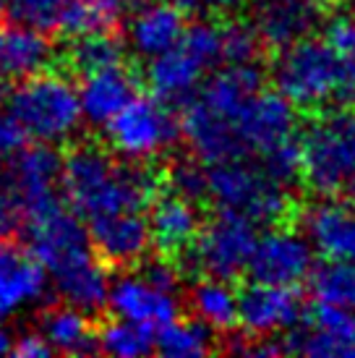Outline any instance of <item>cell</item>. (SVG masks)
Instances as JSON below:
<instances>
[{"label": "cell", "instance_id": "cell-1", "mask_svg": "<svg viewBox=\"0 0 355 358\" xmlns=\"http://www.w3.org/2000/svg\"><path fill=\"white\" fill-rule=\"evenodd\" d=\"M162 183V173L144 165V159L118 162L97 144H76L63 155L60 186L79 217L94 220L123 209H144Z\"/></svg>", "mask_w": 355, "mask_h": 358}, {"label": "cell", "instance_id": "cell-2", "mask_svg": "<svg viewBox=\"0 0 355 358\" xmlns=\"http://www.w3.org/2000/svg\"><path fill=\"white\" fill-rule=\"evenodd\" d=\"M261 87L264 76L254 63L227 66L183 102L186 110L180 115V134L201 162L215 165L243 157L233 134V120L248 97Z\"/></svg>", "mask_w": 355, "mask_h": 358}, {"label": "cell", "instance_id": "cell-3", "mask_svg": "<svg viewBox=\"0 0 355 358\" xmlns=\"http://www.w3.org/2000/svg\"><path fill=\"white\" fill-rule=\"evenodd\" d=\"M275 87L293 108L316 110L332 102H350L345 66L326 40L300 37L280 50Z\"/></svg>", "mask_w": 355, "mask_h": 358}, {"label": "cell", "instance_id": "cell-4", "mask_svg": "<svg viewBox=\"0 0 355 358\" xmlns=\"http://www.w3.org/2000/svg\"><path fill=\"white\" fill-rule=\"evenodd\" d=\"M207 199L219 212H230L251 225H277L290 217V194L285 183L272 178L261 165L246 157L215 162L207 170Z\"/></svg>", "mask_w": 355, "mask_h": 358}, {"label": "cell", "instance_id": "cell-5", "mask_svg": "<svg viewBox=\"0 0 355 358\" xmlns=\"http://www.w3.org/2000/svg\"><path fill=\"white\" fill-rule=\"evenodd\" d=\"M300 147V178L319 196L345 191L355 176V108H335L308 123Z\"/></svg>", "mask_w": 355, "mask_h": 358}, {"label": "cell", "instance_id": "cell-6", "mask_svg": "<svg viewBox=\"0 0 355 358\" xmlns=\"http://www.w3.org/2000/svg\"><path fill=\"white\" fill-rule=\"evenodd\" d=\"M8 113L24 131L40 141H63L79 129V92L63 73H31L13 84L8 94Z\"/></svg>", "mask_w": 355, "mask_h": 358}, {"label": "cell", "instance_id": "cell-7", "mask_svg": "<svg viewBox=\"0 0 355 358\" xmlns=\"http://www.w3.org/2000/svg\"><path fill=\"white\" fill-rule=\"evenodd\" d=\"M149 60L152 63L147 69V81L154 97L168 105L186 102L198 90L204 73L222 63L219 27L207 24V21L191 24L183 29L180 40L170 50L159 52Z\"/></svg>", "mask_w": 355, "mask_h": 358}, {"label": "cell", "instance_id": "cell-8", "mask_svg": "<svg viewBox=\"0 0 355 358\" xmlns=\"http://www.w3.org/2000/svg\"><path fill=\"white\" fill-rule=\"evenodd\" d=\"M254 243L256 230L248 220L219 212L212 222L198 228L196 238L178 257V262L183 272H194L196 278H217L230 282L246 272Z\"/></svg>", "mask_w": 355, "mask_h": 358}, {"label": "cell", "instance_id": "cell-9", "mask_svg": "<svg viewBox=\"0 0 355 358\" xmlns=\"http://www.w3.org/2000/svg\"><path fill=\"white\" fill-rule=\"evenodd\" d=\"M180 136V120L173 115L168 102L157 97H141L108 120L110 147L126 159H149L173 147Z\"/></svg>", "mask_w": 355, "mask_h": 358}, {"label": "cell", "instance_id": "cell-10", "mask_svg": "<svg viewBox=\"0 0 355 358\" xmlns=\"http://www.w3.org/2000/svg\"><path fill=\"white\" fill-rule=\"evenodd\" d=\"M6 165V173L0 178V186L10 199L19 204L21 215L29 217L34 212L50 207L55 196V186L60 183V168L63 157L50 147L48 141L40 144H24L19 152H13Z\"/></svg>", "mask_w": 355, "mask_h": 358}, {"label": "cell", "instance_id": "cell-11", "mask_svg": "<svg viewBox=\"0 0 355 358\" xmlns=\"http://www.w3.org/2000/svg\"><path fill=\"white\" fill-rule=\"evenodd\" d=\"M282 353L311 358H355V314L350 308L316 301L306 319L280 338Z\"/></svg>", "mask_w": 355, "mask_h": 358}, {"label": "cell", "instance_id": "cell-12", "mask_svg": "<svg viewBox=\"0 0 355 358\" xmlns=\"http://www.w3.org/2000/svg\"><path fill=\"white\" fill-rule=\"evenodd\" d=\"M314 246L311 241L293 228H272L256 238L246 272L256 282L269 285H293L311 275L314 269Z\"/></svg>", "mask_w": 355, "mask_h": 358}, {"label": "cell", "instance_id": "cell-13", "mask_svg": "<svg viewBox=\"0 0 355 358\" xmlns=\"http://www.w3.org/2000/svg\"><path fill=\"white\" fill-rule=\"evenodd\" d=\"M233 134L243 157L248 155L261 157L272 147L296 136V108L280 92L259 90L238 110Z\"/></svg>", "mask_w": 355, "mask_h": 358}, {"label": "cell", "instance_id": "cell-14", "mask_svg": "<svg viewBox=\"0 0 355 358\" xmlns=\"http://www.w3.org/2000/svg\"><path fill=\"white\" fill-rule=\"evenodd\" d=\"M27 222V243L29 254L40 262L45 269H52L63 259L73 257L84 249H92L89 230L76 212H68L60 201H52L50 207L34 212Z\"/></svg>", "mask_w": 355, "mask_h": 358}, {"label": "cell", "instance_id": "cell-15", "mask_svg": "<svg viewBox=\"0 0 355 358\" xmlns=\"http://www.w3.org/2000/svg\"><path fill=\"white\" fill-rule=\"evenodd\" d=\"M300 317L303 301L293 285H269L254 280L238 293V324H243L254 338L287 332L300 322Z\"/></svg>", "mask_w": 355, "mask_h": 358}, {"label": "cell", "instance_id": "cell-16", "mask_svg": "<svg viewBox=\"0 0 355 358\" xmlns=\"http://www.w3.org/2000/svg\"><path fill=\"white\" fill-rule=\"evenodd\" d=\"M89 222H92L89 243L94 246L105 267H131L147 257L152 241H149V222L141 215V209H123Z\"/></svg>", "mask_w": 355, "mask_h": 358}, {"label": "cell", "instance_id": "cell-17", "mask_svg": "<svg viewBox=\"0 0 355 358\" xmlns=\"http://www.w3.org/2000/svg\"><path fill=\"white\" fill-rule=\"evenodd\" d=\"M108 306L120 319H129L149 329H159L173 319L180 317V303L175 293L149 285L138 272L118 278L108 290Z\"/></svg>", "mask_w": 355, "mask_h": 358}, {"label": "cell", "instance_id": "cell-18", "mask_svg": "<svg viewBox=\"0 0 355 358\" xmlns=\"http://www.w3.org/2000/svg\"><path fill=\"white\" fill-rule=\"evenodd\" d=\"M50 272H52L55 290L68 306H76L87 314L108 306V267L99 262L97 254H92V249L63 259Z\"/></svg>", "mask_w": 355, "mask_h": 358}, {"label": "cell", "instance_id": "cell-19", "mask_svg": "<svg viewBox=\"0 0 355 358\" xmlns=\"http://www.w3.org/2000/svg\"><path fill=\"white\" fill-rule=\"evenodd\" d=\"M48 293V272L29 251L0 241V314L40 303Z\"/></svg>", "mask_w": 355, "mask_h": 358}, {"label": "cell", "instance_id": "cell-20", "mask_svg": "<svg viewBox=\"0 0 355 358\" xmlns=\"http://www.w3.org/2000/svg\"><path fill=\"white\" fill-rule=\"evenodd\" d=\"M138 94V81L133 71H129L123 63L110 69L94 71L84 76L79 90V108L81 115L92 126H108L110 118H115Z\"/></svg>", "mask_w": 355, "mask_h": 358}, {"label": "cell", "instance_id": "cell-21", "mask_svg": "<svg viewBox=\"0 0 355 358\" xmlns=\"http://www.w3.org/2000/svg\"><path fill=\"white\" fill-rule=\"evenodd\" d=\"M147 222L152 246L157 249L159 257L168 259L180 257L201 228V217L194 201L183 199L173 191L159 199H152V215L147 217Z\"/></svg>", "mask_w": 355, "mask_h": 358}, {"label": "cell", "instance_id": "cell-22", "mask_svg": "<svg viewBox=\"0 0 355 358\" xmlns=\"http://www.w3.org/2000/svg\"><path fill=\"white\" fill-rule=\"evenodd\" d=\"M319 13L300 0H251V27L261 48L282 50L314 29Z\"/></svg>", "mask_w": 355, "mask_h": 358}, {"label": "cell", "instance_id": "cell-23", "mask_svg": "<svg viewBox=\"0 0 355 358\" xmlns=\"http://www.w3.org/2000/svg\"><path fill=\"white\" fill-rule=\"evenodd\" d=\"M186 29V13L173 0H154V3H136L129 24L131 48L154 58L159 52L170 50Z\"/></svg>", "mask_w": 355, "mask_h": 358}, {"label": "cell", "instance_id": "cell-24", "mask_svg": "<svg viewBox=\"0 0 355 358\" xmlns=\"http://www.w3.org/2000/svg\"><path fill=\"white\" fill-rule=\"evenodd\" d=\"M306 238L326 259L355 262V207L350 201H319L306 212Z\"/></svg>", "mask_w": 355, "mask_h": 358}, {"label": "cell", "instance_id": "cell-25", "mask_svg": "<svg viewBox=\"0 0 355 358\" xmlns=\"http://www.w3.org/2000/svg\"><path fill=\"white\" fill-rule=\"evenodd\" d=\"M52 60L45 34L29 27H0V90H8L31 73H40Z\"/></svg>", "mask_w": 355, "mask_h": 358}, {"label": "cell", "instance_id": "cell-26", "mask_svg": "<svg viewBox=\"0 0 355 358\" xmlns=\"http://www.w3.org/2000/svg\"><path fill=\"white\" fill-rule=\"evenodd\" d=\"M40 335L48 340L52 353L84 356L97 350V327L92 324L87 311L76 306H52L42 314Z\"/></svg>", "mask_w": 355, "mask_h": 358}, {"label": "cell", "instance_id": "cell-27", "mask_svg": "<svg viewBox=\"0 0 355 358\" xmlns=\"http://www.w3.org/2000/svg\"><path fill=\"white\" fill-rule=\"evenodd\" d=\"M126 10L129 0H66L55 31L71 40L94 31H118Z\"/></svg>", "mask_w": 355, "mask_h": 358}, {"label": "cell", "instance_id": "cell-28", "mask_svg": "<svg viewBox=\"0 0 355 358\" xmlns=\"http://www.w3.org/2000/svg\"><path fill=\"white\" fill-rule=\"evenodd\" d=\"M188 303L194 317L209 329L227 332L238 324V293L230 288L227 280L198 278V282L191 288Z\"/></svg>", "mask_w": 355, "mask_h": 358}, {"label": "cell", "instance_id": "cell-29", "mask_svg": "<svg viewBox=\"0 0 355 358\" xmlns=\"http://www.w3.org/2000/svg\"><path fill=\"white\" fill-rule=\"evenodd\" d=\"M126 58V48L118 31H94L84 37H73V45L66 52V69L73 76H89L94 71L118 66Z\"/></svg>", "mask_w": 355, "mask_h": 358}, {"label": "cell", "instance_id": "cell-30", "mask_svg": "<svg viewBox=\"0 0 355 358\" xmlns=\"http://www.w3.org/2000/svg\"><path fill=\"white\" fill-rule=\"evenodd\" d=\"M215 348L212 329L198 319H173L154 335V350L165 358H198Z\"/></svg>", "mask_w": 355, "mask_h": 358}, {"label": "cell", "instance_id": "cell-31", "mask_svg": "<svg viewBox=\"0 0 355 358\" xmlns=\"http://www.w3.org/2000/svg\"><path fill=\"white\" fill-rule=\"evenodd\" d=\"M97 350L118 358L149 356L154 350V329L120 317L108 319L97 327Z\"/></svg>", "mask_w": 355, "mask_h": 358}, {"label": "cell", "instance_id": "cell-32", "mask_svg": "<svg viewBox=\"0 0 355 358\" xmlns=\"http://www.w3.org/2000/svg\"><path fill=\"white\" fill-rule=\"evenodd\" d=\"M308 278L316 301L355 311V262L329 259L326 264L311 269Z\"/></svg>", "mask_w": 355, "mask_h": 358}, {"label": "cell", "instance_id": "cell-33", "mask_svg": "<svg viewBox=\"0 0 355 358\" xmlns=\"http://www.w3.org/2000/svg\"><path fill=\"white\" fill-rule=\"evenodd\" d=\"M261 52L256 31L246 21H227L225 27H219V55L227 66H246L256 63Z\"/></svg>", "mask_w": 355, "mask_h": 358}, {"label": "cell", "instance_id": "cell-34", "mask_svg": "<svg viewBox=\"0 0 355 358\" xmlns=\"http://www.w3.org/2000/svg\"><path fill=\"white\" fill-rule=\"evenodd\" d=\"M66 0H8L6 13L10 19L40 31V34H52L58 29V16Z\"/></svg>", "mask_w": 355, "mask_h": 358}, {"label": "cell", "instance_id": "cell-35", "mask_svg": "<svg viewBox=\"0 0 355 358\" xmlns=\"http://www.w3.org/2000/svg\"><path fill=\"white\" fill-rule=\"evenodd\" d=\"M324 40L345 66L350 102H355V16H337L326 24Z\"/></svg>", "mask_w": 355, "mask_h": 358}, {"label": "cell", "instance_id": "cell-36", "mask_svg": "<svg viewBox=\"0 0 355 358\" xmlns=\"http://www.w3.org/2000/svg\"><path fill=\"white\" fill-rule=\"evenodd\" d=\"M173 194L183 196L188 201L207 199V170L198 165L196 159H178L168 170V176H162Z\"/></svg>", "mask_w": 355, "mask_h": 358}, {"label": "cell", "instance_id": "cell-37", "mask_svg": "<svg viewBox=\"0 0 355 358\" xmlns=\"http://www.w3.org/2000/svg\"><path fill=\"white\" fill-rule=\"evenodd\" d=\"M261 168L277 178L280 183H293V180L300 176V147H298L296 136L293 139L282 141V144H277L272 147L269 152L261 155Z\"/></svg>", "mask_w": 355, "mask_h": 358}, {"label": "cell", "instance_id": "cell-38", "mask_svg": "<svg viewBox=\"0 0 355 358\" xmlns=\"http://www.w3.org/2000/svg\"><path fill=\"white\" fill-rule=\"evenodd\" d=\"M138 275L147 280L149 285L165 290V293H175L180 285V269L173 264V259L157 257V259H141L138 262Z\"/></svg>", "mask_w": 355, "mask_h": 358}, {"label": "cell", "instance_id": "cell-39", "mask_svg": "<svg viewBox=\"0 0 355 358\" xmlns=\"http://www.w3.org/2000/svg\"><path fill=\"white\" fill-rule=\"evenodd\" d=\"M27 139H29V134L24 131V126L10 113L0 115V159L19 152L27 144Z\"/></svg>", "mask_w": 355, "mask_h": 358}, {"label": "cell", "instance_id": "cell-40", "mask_svg": "<svg viewBox=\"0 0 355 358\" xmlns=\"http://www.w3.org/2000/svg\"><path fill=\"white\" fill-rule=\"evenodd\" d=\"M24 215H21L19 204L10 199L8 194L0 186V241H10L19 233Z\"/></svg>", "mask_w": 355, "mask_h": 358}, {"label": "cell", "instance_id": "cell-41", "mask_svg": "<svg viewBox=\"0 0 355 358\" xmlns=\"http://www.w3.org/2000/svg\"><path fill=\"white\" fill-rule=\"evenodd\" d=\"M10 353L19 358H48L52 356V348L40 332H31V335H24L21 340L10 343Z\"/></svg>", "mask_w": 355, "mask_h": 358}, {"label": "cell", "instance_id": "cell-42", "mask_svg": "<svg viewBox=\"0 0 355 358\" xmlns=\"http://www.w3.org/2000/svg\"><path fill=\"white\" fill-rule=\"evenodd\" d=\"M198 6L215 13H227V10H236L238 6H243V0H198Z\"/></svg>", "mask_w": 355, "mask_h": 358}, {"label": "cell", "instance_id": "cell-43", "mask_svg": "<svg viewBox=\"0 0 355 358\" xmlns=\"http://www.w3.org/2000/svg\"><path fill=\"white\" fill-rule=\"evenodd\" d=\"M303 6H308V8H314L316 13H321V10H326L335 0H300Z\"/></svg>", "mask_w": 355, "mask_h": 358}, {"label": "cell", "instance_id": "cell-44", "mask_svg": "<svg viewBox=\"0 0 355 358\" xmlns=\"http://www.w3.org/2000/svg\"><path fill=\"white\" fill-rule=\"evenodd\" d=\"M6 353H10V338L6 329H0V356H6Z\"/></svg>", "mask_w": 355, "mask_h": 358}, {"label": "cell", "instance_id": "cell-45", "mask_svg": "<svg viewBox=\"0 0 355 358\" xmlns=\"http://www.w3.org/2000/svg\"><path fill=\"white\" fill-rule=\"evenodd\" d=\"M345 191H347V199H350V204L355 207V176L350 180H347V186H345Z\"/></svg>", "mask_w": 355, "mask_h": 358}, {"label": "cell", "instance_id": "cell-46", "mask_svg": "<svg viewBox=\"0 0 355 358\" xmlns=\"http://www.w3.org/2000/svg\"><path fill=\"white\" fill-rule=\"evenodd\" d=\"M3 16H6V0H0V21H3Z\"/></svg>", "mask_w": 355, "mask_h": 358}]
</instances>
